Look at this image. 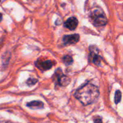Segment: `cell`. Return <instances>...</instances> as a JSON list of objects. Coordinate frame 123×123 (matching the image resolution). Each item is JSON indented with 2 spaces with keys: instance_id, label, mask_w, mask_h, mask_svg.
Listing matches in <instances>:
<instances>
[{
  "instance_id": "1",
  "label": "cell",
  "mask_w": 123,
  "mask_h": 123,
  "mask_svg": "<svg viewBox=\"0 0 123 123\" xmlns=\"http://www.w3.org/2000/svg\"><path fill=\"white\" fill-rule=\"evenodd\" d=\"M99 91L98 88L92 83L84 85L75 93V97L85 106L94 103L99 97Z\"/></svg>"
},
{
  "instance_id": "2",
  "label": "cell",
  "mask_w": 123,
  "mask_h": 123,
  "mask_svg": "<svg viewBox=\"0 0 123 123\" xmlns=\"http://www.w3.org/2000/svg\"><path fill=\"white\" fill-rule=\"evenodd\" d=\"M89 17L94 25L97 27L104 26L107 23V17L101 9L93 10L90 14Z\"/></svg>"
},
{
  "instance_id": "3",
  "label": "cell",
  "mask_w": 123,
  "mask_h": 123,
  "mask_svg": "<svg viewBox=\"0 0 123 123\" xmlns=\"http://www.w3.org/2000/svg\"><path fill=\"white\" fill-rule=\"evenodd\" d=\"M58 72L59 74L57 75L56 73L53 75L55 78H56V82L61 86H67L69 82H70V78L68 77H67L66 75H63L61 70H58Z\"/></svg>"
},
{
  "instance_id": "4",
  "label": "cell",
  "mask_w": 123,
  "mask_h": 123,
  "mask_svg": "<svg viewBox=\"0 0 123 123\" xmlns=\"http://www.w3.org/2000/svg\"><path fill=\"white\" fill-rule=\"evenodd\" d=\"M79 34H72V35H66L63 38V42L65 45H71L76 43L79 41Z\"/></svg>"
},
{
  "instance_id": "5",
  "label": "cell",
  "mask_w": 123,
  "mask_h": 123,
  "mask_svg": "<svg viewBox=\"0 0 123 123\" xmlns=\"http://www.w3.org/2000/svg\"><path fill=\"white\" fill-rule=\"evenodd\" d=\"M78 23V20L75 17H71L64 22V27L71 30H74L76 28Z\"/></svg>"
},
{
  "instance_id": "6",
  "label": "cell",
  "mask_w": 123,
  "mask_h": 123,
  "mask_svg": "<svg viewBox=\"0 0 123 123\" xmlns=\"http://www.w3.org/2000/svg\"><path fill=\"white\" fill-rule=\"evenodd\" d=\"M53 63L50 60H44V61L38 60L36 62V66L42 70H50L53 67Z\"/></svg>"
},
{
  "instance_id": "7",
  "label": "cell",
  "mask_w": 123,
  "mask_h": 123,
  "mask_svg": "<svg viewBox=\"0 0 123 123\" xmlns=\"http://www.w3.org/2000/svg\"><path fill=\"white\" fill-rule=\"evenodd\" d=\"M94 50L90 49V54H89V59L90 60V62L94 63L95 65H100V64H101V58H100L99 55L98 54V53L94 51Z\"/></svg>"
},
{
  "instance_id": "8",
  "label": "cell",
  "mask_w": 123,
  "mask_h": 123,
  "mask_svg": "<svg viewBox=\"0 0 123 123\" xmlns=\"http://www.w3.org/2000/svg\"><path fill=\"white\" fill-rule=\"evenodd\" d=\"M27 106L28 107H30L32 109H41L43 107V103L40 101H33L31 102H29L27 104Z\"/></svg>"
},
{
  "instance_id": "9",
  "label": "cell",
  "mask_w": 123,
  "mask_h": 123,
  "mask_svg": "<svg viewBox=\"0 0 123 123\" xmlns=\"http://www.w3.org/2000/svg\"><path fill=\"white\" fill-rule=\"evenodd\" d=\"M63 62L65 65H70L73 63V58L70 55H66L64 56L63 58Z\"/></svg>"
},
{
  "instance_id": "10",
  "label": "cell",
  "mask_w": 123,
  "mask_h": 123,
  "mask_svg": "<svg viewBox=\"0 0 123 123\" xmlns=\"http://www.w3.org/2000/svg\"><path fill=\"white\" fill-rule=\"evenodd\" d=\"M121 98H122V94L120 91H117L115 92V102L116 104H119L121 101Z\"/></svg>"
},
{
  "instance_id": "11",
  "label": "cell",
  "mask_w": 123,
  "mask_h": 123,
  "mask_svg": "<svg viewBox=\"0 0 123 123\" xmlns=\"http://www.w3.org/2000/svg\"><path fill=\"white\" fill-rule=\"evenodd\" d=\"M37 82V79L30 78H29V79L27 80V84L28 86H33V85L36 84Z\"/></svg>"
},
{
  "instance_id": "12",
  "label": "cell",
  "mask_w": 123,
  "mask_h": 123,
  "mask_svg": "<svg viewBox=\"0 0 123 123\" xmlns=\"http://www.w3.org/2000/svg\"><path fill=\"white\" fill-rule=\"evenodd\" d=\"M94 123H102V118L97 117L94 119Z\"/></svg>"
},
{
  "instance_id": "13",
  "label": "cell",
  "mask_w": 123,
  "mask_h": 123,
  "mask_svg": "<svg viewBox=\"0 0 123 123\" xmlns=\"http://www.w3.org/2000/svg\"><path fill=\"white\" fill-rule=\"evenodd\" d=\"M1 19H2V15H1V14L0 13V21L1 20Z\"/></svg>"
},
{
  "instance_id": "14",
  "label": "cell",
  "mask_w": 123,
  "mask_h": 123,
  "mask_svg": "<svg viewBox=\"0 0 123 123\" xmlns=\"http://www.w3.org/2000/svg\"><path fill=\"white\" fill-rule=\"evenodd\" d=\"M0 1H1V0H0Z\"/></svg>"
},
{
  "instance_id": "15",
  "label": "cell",
  "mask_w": 123,
  "mask_h": 123,
  "mask_svg": "<svg viewBox=\"0 0 123 123\" xmlns=\"http://www.w3.org/2000/svg\"></svg>"
}]
</instances>
